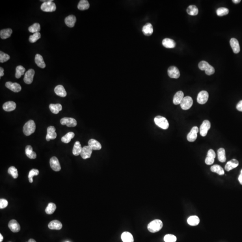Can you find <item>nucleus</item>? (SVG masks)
<instances>
[{"instance_id":"obj_1","label":"nucleus","mask_w":242,"mask_h":242,"mask_svg":"<svg viewBox=\"0 0 242 242\" xmlns=\"http://www.w3.org/2000/svg\"><path fill=\"white\" fill-rule=\"evenodd\" d=\"M163 224L161 220L155 219L148 224V229L151 233H156L162 229Z\"/></svg>"},{"instance_id":"obj_2","label":"nucleus","mask_w":242,"mask_h":242,"mask_svg":"<svg viewBox=\"0 0 242 242\" xmlns=\"http://www.w3.org/2000/svg\"><path fill=\"white\" fill-rule=\"evenodd\" d=\"M36 124L33 120H30L25 123L23 128V132L25 135L29 136L35 131Z\"/></svg>"},{"instance_id":"obj_3","label":"nucleus","mask_w":242,"mask_h":242,"mask_svg":"<svg viewBox=\"0 0 242 242\" xmlns=\"http://www.w3.org/2000/svg\"><path fill=\"white\" fill-rule=\"evenodd\" d=\"M199 68L201 70H204L206 74L208 75H212L215 72V69L213 66L210 65V64L205 61H202L199 63Z\"/></svg>"},{"instance_id":"obj_4","label":"nucleus","mask_w":242,"mask_h":242,"mask_svg":"<svg viewBox=\"0 0 242 242\" xmlns=\"http://www.w3.org/2000/svg\"><path fill=\"white\" fill-rule=\"evenodd\" d=\"M154 122L157 126L164 130L168 129L169 126L168 120L166 118L162 116H157L156 117L154 118Z\"/></svg>"},{"instance_id":"obj_5","label":"nucleus","mask_w":242,"mask_h":242,"mask_svg":"<svg viewBox=\"0 0 242 242\" xmlns=\"http://www.w3.org/2000/svg\"><path fill=\"white\" fill-rule=\"evenodd\" d=\"M53 1V0H51L48 2L43 3L40 7L41 10L46 12H52L55 11L56 10V4L54 2H52Z\"/></svg>"},{"instance_id":"obj_6","label":"nucleus","mask_w":242,"mask_h":242,"mask_svg":"<svg viewBox=\"0 0 242 242\" xmlns=\"http://www.w3.org/2000/svg\"><path fill=\"white\" fill-rule=\"evenodd\" d=\"M193 103V100L191 96H185L181 101L180 106L183 110H187L191 108Z\"/></svg>"},{"instance_id":"obj_7","label":"nucleus","mask_w":242,"mask_h":242,"mask_svg":"<svg viewBox=\"0 0 242 242\" xmlns=\"http://www.w3.org/2000/svg\"><path fill=\"white\" fill-rule=\"evenodd\" d=\"M211 127V123L209 120H204L203 121L200 128V135L203 137L206 136L209 130Z\"/></svg>"},{"instance_id":"obj_8","label":"nucleus","mask_w":242,"mask_h":242,"mask_svg":"<svg viewBox=\"0 0 242 242\" xmlns=\"http://www.w3.org/2000/svg\"><path fill=\"white\" fill-rule=\"evenodd\" d=\"M60 123L62 125H66L68 127H75L77 124L76 120L72 118H62L60 120Z\"/></svg>"},{"instance_id":"obj_9","label":"nucleus","mask_w":242,"mask_h":242,"mask_svg":"<svg viewBox=\"0 0 242 242\" xmlns=\"http://www.w3.org/2000/svg\"><path fill=\"white\" fill-rule=\"evenodd\" d=\"M209 99V93L205 91H202L198 94L197 101L200 104H204L207 102Z\"/></svg>"},{"instance_id":"obj_10","label":"nucleus","mask_w":242,"mask_h":242,"mask_svg":"<svg viewBox=\"0 0 242 242\" xmlns=\"http://www.w3.org/2000/svg\"><path fill=\"white\" fill-rule=\"evenodd\" d=\"M35 71L33 69H29L27 70L24 75V80L25 83L27 84H30L32 83L33 82V78L35 75Z\"/></svg>"},{"instance_id":"obj_11","label":"nucleus","mask_w":242,"mask_h":242,"mask_svg":"<svg viewBox=\"0 0 242 242\" xmlns=\"http://www.w3.org/2000/svg\"><path fill=\"white\" fill-rule=\"evenodd\" d=\"M168 75L171 78L178 79L180 77V72L176 66H171L168 68Z\"/></svg>"},{"instance_id":"obj_12","label":"nucleus","mask_w":242,"mask_h":242,"mask_svg":"<svg viewBox=\"0 0 242 242\" xmlns=\"http://www.w3.org/2000/svg\"><path fill=\"white\" fill-rule=\"evenodd\" d=\"M199 131V128L197 126L192 127L190 132L187 135V139L189 142H194L196 140L197 137V133Z\"/></svg>"},{"instance_id":"obj_13","label":"nucleus","mask_w":242,"mask_h":242,"mask_svg":"<svg viewBox=\"0 0 242 242\" xmlns=\"http://www.w3.org/2000/svg\"><path fill=\"white\" fill-rule=\"evenodd\" d=\"M5 87L10 90L14 92H18L21 91L22 88L20 84L17 83L7 82L5 83Z\"/></svg>"},{"instance_id":"obj_14","label":"nucleus","mask_w":242,"mask_h":242,"mask_svg":"<svg viewBox=\"0 0 242 242\" xmlns=\"http://www.w3.org/2000/svg\"><path fill=\"white\" fill-rule=\"evenodd\" d=\"M56 129L53 126H50L47 128V134L46 136L47 141H50V139H54L57 137Z\"/></svg>"},{"instance_id":"obj_15","label":"nucleus","mask_w":242,"mask_h":242,"mask_svg":"<svg viewBox=\"0 0 242 242\" xmlns=\"http://www.w3.org/2000/svg\"><path fill=\"white\" fill-rule=\"evenodd\" d=\"M92 149L89 146H85L82 148L81 152V157L83 159H87L91 157L92 154Z\"/></svg>"},{"instance_id":"obj_16","label":"nucleus","mask_w":242,"mask_h":242,"mask_svg":"<svg viewBox=\"0 0 242 242\" xmlns=\"http://www.w3.org/2000/svg\"><path fill=\"white\" fill-rule=\"evenodd\" d=\"M216 157V153L214 150L209 149L207 153V157L205 159V162L208 165H211L214 162V159Z\"/></svg>"},{"instance_id":"obj_17","label":"nucleus","mask_w":242,"mask_h":242,"mask_svg":"<svg viewBox=\"0 0 242 242\" xmlns=\"http://www.w3.org/2000/svg\"><path fill=\"white\" fill-rule=\"evenodd\" d=\"M50 165L54 171H59L61 169L59 161L56 157H53L50 159Z\"/></svg>"},{"instance_id":"obj_18","label":"nucleus","mask_w":242,"mask_h":242,"mask_svg":"<svg viewBox=\"0 0 242 242\" xmlns=\"http://www.w3.org/2000/svg\"><path fill=\"white\" fill-rule=\"evenodd\" d=\"M8 227L13 232L17 233L20 230V226L16 220H11L8 224Z\"/></svg>"},{"instance_id":"obj_19","label":"nucleus","mask_w":242,"mask_h":242,"mask_svg":"<svg viewBox=\"0 0 242 242\" xmlns=\"http://www.w3.org/2000/svg\"><path fill=\"white\" fill-rule=\"evenodd\" d=\"M230 44L234 53H238L240 52V49L238 40L235 38H231L230 40Z\"/></svg>"},{"instance_id":"obj_20","label":"nucleus","mask_w":242,"mask_h":242,"mask_svg":"<svg viewBox=\"0 0 242 242\" xmlns=\"http://www.w3.org/2000/svg\"><path fill=\"white\" fill-rule=\"evenodd\" d=\"M88 146L91 147L92 150H100L102 148L101 144L100 142L95 139H90L88 142Z\"/></svg>"},{"instance_id":"obj_21","label":"nucleus","mask_w":242,"mask_h":242,"mask_svg":"<svg viewBox=\"0 0 242 242\" xmlns=\"http://www.w3.org/2000/svg\"><path fill=\"white\" fill-rule=\"evenodd\" d=\"M16 108V103L14 101H8L4 103L3 105V109L7 112L13 111Z\"/></svg>"},{"instance_id":"obj_22","label":"nucleus","mask_w":242,"mask_h":242,"mask_svg":"<svg viewBox=\"0 0 242 242\" xmlns=\"http://www.w3.org/2000/svg\"><path fill=\"white\" fill-rule=\"evenodd\" d=\"M54 92L57 96L61 97H66L67 95L66 91L62 85H58L56 86L54 89Z\"/></svg>"},{"instance_id":"obj_23","label":"nucleus","mask_w":242,"mask_h":242,"mask_svg":"<svg viewBox=\"0 0 242 242\" xmlns=\"http://www.w3.org/2000/svg\"><path fill=\"white\" fill-rule=\"evenodd\" d=\"M48 227L51 230H60L62 228V225L61 222L58 220H53L49 222Z\"/></svg>"},{"instance_id":"obj_24","label":"nucleus","mask_w":242,"mask_h":242,"mask_svg":"<svg viewBox=\"0 0 242 242\" xmlns=\"http://www.w3.org/2000/svg\"><path fill=\"white\" fill-rule=\"evenodd\" d=\"M239 161L236 160V159H232L230 161H228L225 165L226 170L227 171H230L232 170L233 169L236 168L237 166H238Z\"/></svg>"},{"instance_id":"obj_25","label":"nucleus","mask_w":242,"mask_h":242,"mask_svg":"<svg viewBox=\"0 0 242 242\" xmlns=\"http://www.w3.org/2000/svg\"><path fill=\"white\" fill-rule=\"evenodd\" d=\"M162 45L166 48H174L176 46V43L173 40L170 38H165L162 41Z\"/></svg>"},{"instance_id":"obj_26","label":"nucleus","mask_w":242,"mask_h":242,"mask_svg":"<svg viewBox=\"0 0 242 242\" xmlns=\"http://www.w3.org/2000/svg\"><path fill=\"white\" fill-rule=\"evenodd\" d=\"M142 31L144 35L150 36L153 32V27L150 23H146L142 28Z\"/></svg>"},{"instance_id":"obj_27","label":"nucleus","mask_w":242,"mask_h":242,"mask_svg":"<svg viewBox=\"0 0 242 242\" xmlns=\"http://www.w3.org/2000/svg\"><path fill=\"white\" fill-rule=\"evenodd\" d=\"M76 22V18L73 15H69L65 19L66 24L69 27H74Z\"/></svg>"},{"instance_id":"obj_28","label":"nucleus","mask_w":242,"mask_h":242,"mask_svg":"<svg viewBox=\"0 0 242 242\" xmlns=\"http://www.w3.org/2000/svg\"><path fill=\"white\" fill-rule=\"evenodd\" d=\"M184 93L182 91H178L174 95L173 99V103L175 105L180 104L181 101L184 98Z\"/></svg>"},{"instance_id":"obj_29","label":"nucleus","mask_w":242,"mask_h":242,"mask_svg":"<svg viewBox=\"0 0 242 242\" xmlns=\"http://www.w3.org/2000/svg\"><path fill=\"white\" fill-rule=\"evenodd\" d=\"M25 153L27 156L30 159H34L36 158V154L33 151V148L31 145H27L25 148Z\"/></svg>"},{"instance_id":"obj_30","label":"nucleus","mask_w":242,"mask_h":242,"mask_svg":"<svg viewBox=\"0 0 242 242\" xmlns=\"http://www.w3.org/2000/svg\"><path fill=\"white\" fill-rule=\"evenodd\" d=\"M35 61L38 66L41 68H44L46 67L45 62H44L43 57L39 54H36L35 58Z\"/></svg>"},{"instance_id":"obj_31","label":"nucleus","mask_w":242,"mask_h":242,"mask_svg":"<svg viewBox=\"0 0 242 242\" xmlns=\"http://www.w3.org/2000/svg\"><path fill=\"white\" fill-rule=\"evenodd\" d=\"M121 239L123 242H134L133 236L130 232H123L121 235Z\"/></svg>"},{"instance_id":"obj_32","label":"nucleus","mask_w":242,"mask_h":242,"mask_svg":"<svg viewBox=\"0 0 242 242\" xmlns=\"http://www.w3.org/2000/svg\"><path fill=\"white\" fill-rule=\"evenodd\" d=\"M13 31L10 28L3 29L0 31V36L2 39H6L11 36Z\"/></svg>"},{"instance_id":"obj_33","label":"nucleus","mask_w":242,"mask_h":242,"mask_svg":"<svg viewBox=\"0 0 242 242\" xmlns=\"http://www.w3.org/2000/svg\"><path fill=\"white\" fill-rule=\"evenodd\" d=\"M82 150V146L80 142L79 141H76L73 147V151H72L73 155L75 156H78L81 154Z\"/></svg>"},{"instance_id":"obj_34","label":"nucleus","mask_w":242,"mask_h":242,"mask_svg":"<svg viewBox=\"0 0 242 242\" xmlns=\"http://www.w3.org/2000/svg\"><path fill=\"white\" fill-rule=\"evenodd\" d=\"M199 218L196 216H191L187 219V223L191 226H196L199 224Z\"/></svg>"},{"instance_id":"obj_35","label":"nucleus","mask_w":242,"mask_h":242,"mask_svg":"<svg viewBox=\"0 0 242 242\" xmlns=\"http://www.w3.org/2000/svg\"><path fill=\"white\" fill-rule=\"evenodd\" d=\"M49 107L50 111L54 114H57L60 111L62 110V106L60 104H51L49 105Z\"/></svg>"},{"instance_id":"obj_36","label":"nucleus","mask_w":242,"mask_h":242,"mask_svg":"<svg viewBox=\"0 0 242 242\" xmlns=\"http://www.w3.org/2000/svg\"><path fill=\"white\" fill-rule=\"evenodd\" d=\"M218 160L221 162H225L226 160L225 150L223 148H220L217 150Z\"/></svg>"},{"instance_id":"obj_37","label":"nucleus","mask_w":242,"mask_h":242,"mask_svg":"<svg viewBox=\"0 0 242 242\" xmlns=\"http://www.w3.org/2000/svg\"><path fill=\"white\" fill-rule=\"evenodd\" d=\"M90 7V4L87 0H81L80 1L78 5V8L79 10H84L88 9Z\"/></svg>"},{"instance_id":"obj_38","label":"nucleus","mask_w":242,"mask_h":242,"mask_svg":"<svg viewBox=\"0 0 242 242\" xmlns=\"http://www.w3.org/2000/svg\"><path fill=\"white\" fill-rule=\"evenodd\" d=\"M210 170L212 172L216 173L220 175H223L225 174L223 168L218 165H215L211 166Z\"/></svg>"},{"instance_id":"obj_39","label":"nucleus","mask_w":242,"mask_h":242,"mask_svg":"<svg viewBox=\"0 0 242 242\" xmlns=\"http://www.w3.org/2000/svg\"><path fill=\"white\" fill-rule=\"evenodd\" d=\"M187 14L191 16H196L198 14L199 10L198 8L195 5H189L187 10Z\"/></svg>"},{"instance_id":"obj_40","label":"nucleus","mask_w":242,"mask_h":242,"mask_svg":"<svg viewBox=\"0 0 242 242\" xmlns=\"http://www.w3.org/2000/svg\"><path fill=\"white\" fill-rule=\"evenodd\" d=\"M75 137V134L73 132H69L62 138V141L64 143H69L71 139Z\"/></svg>"},{"instance_id":"obj_41","label":"nucleus","mask_w":242,"mask_h":242,"mask_svg":"<svg viewBox=\"0 0 242 242\" xmlns=\"http://www.w3.org/2000/svg\"><path fill=\"white\" fill-rule=\"evenodd\" d=\"M25 68L22 66H18L16 68V73H15V77L17 79L21 78V76L24 74L25 71Z\"/></svg>"},{"instance_id":"obj_42","label":"nucleus","mask_w":242,"mask_h":242,"mask_svg":"<svg viewBox=\"0 0 242 242\" xmlns=\"http://www.w3.org/2000/svg\"><path fill=\"white\" fill-rule=\"evenodd\" d=\"M56 209V204L53 203H50L46 207L45 211L47 214L50 215V214H52L54 212Z\"/></svg>"},{"instance_id":"obj_43","label":"nucleus","mask_w":242,"mask_h":242,"mask_svg":"<svg viewBox=\"0 0 242 242\" xmlns=\"http://www.w3.org/2000/svg\"><path fill=\"white\" fill-rule=\"evenodd\" d=\"M40 30V25L39 23H35L29 27L28 31L31 33H35L39 32Z\"/></svg>"},{"instance_id":"obj_44","label":"nucleus","mask_w":242,"mask_h":242,"mask_svg":"<svg viewBox=\"0 0 242 242\" xmlns=\"http://www.w3.org/2000/svg\"><path fill=\"white\" fill-rule=\"evenodd\" d=\"M229 10L227 8L224 7H221L218 8L217 10V14L218 16H225L229 13Z\"/></svg>"},{"instance_id":"obj_45","label":"nucleus","mask_w":242,"mask_h":242,"mask_svg":"<svg viewBox=\"0 0 242 242\" xmlns=\"http://www.w3.org/2000/svg\"><path fill=\"white\" fill-rule=\"evenodd\" d=\"M39 174V171L38 170L33 169L30 170L28 174L29 182L30 183H32L33 182V177L34 176H37Z\"/></svg>"},{"instance_id":"obj_46","label":"nucleus","mask_w":242,"mask_h":242,"mask_svg":"<svg viewBox=\"0 0 242 242\" xmlns=\"http://www.w3.org/2000/svg\"><path fill=\"white\" fill-rule=\"evenodd\" d=\"M8 173L11 174L14 178H17L18 176V172L17 169L14 166H11L8 170Z\"/></svg>"},{"instance_id":"obj_47","label":"nucleus","mask_w":242,"mask_h":242,"mask_svg":"<svg viewBox=\"0 0 242 242\" xmlns=\"http://www.w3.org/2000/svg\"><path fill=\"white\" fill-rule=\"evenodd\" d=\"M41 37V34L40 32H36L34 33L32 35L30 36L29 38V40L31 43H35L37 40L40 39Z\"/></svg>"},{"instance_id":"obj_48","label":"nucleus","mask_w":242,"mask_h":242,"mask_svg":"<svg viewBox=\"0 0 242 242\" xmlns=\"http://www.w3.org/2000/svg\"><path fill=\"white\" fill-rule=\"evenodd\" d=\"M164 240L165 242H176L177 238L174 235L171 234H166L164 238Z\"/></svg>"},{"instance_id":"obj_49","label":"nucleus","mask_w":242,"mask_h":242,"mask_svg":"<svg viewBox=\"0 0 242 242\" xmlns=\"http://www.w3.org/2000/svg\"><path fill=\"white\" fill-rule=\"evenodd\" d=\"M10 59V56L6 53L1 51L0 52V62L1 63H4L6 62Z\"/></svg>"},{"instance_id":"obj_50","label":"nucleus","mask_w":242,"mask_h":242,"mask_svg":"<svg viewBox=\"0 0 242 242\" xmlns=\"http://www.w3.org/2000/svg\"><path fill=\"white\" fill-rule=\"evenodd\" d=\"M8 202L7 200L4 199L0 200V209H3L8 206Z\"/></svg>"},{"instance_id":"obj_51","label":"nucleus","mask_w":242,"mask_h":242,"mask_svg":"<svg viewBox=\"0 0 242 242\" xmlns=\"http://www.w3.org/2000/svg\"><path fill=\"white\" fill-rule=\"evenodd\" d=\"M236 108H237V110L239 111L242 112V100H240L236 106Z\"/></svg>"},{"instance_id":"obj_52","label":"nucleus","mask_w":242,"mask_h":242,"mask_svg":"<svg viewBox=\"0 0 242 242\" xmlns=\"http://www.w3.org/2000/svg\"><path fill=\"white\" fill-rule=\"evenodd\" d=\"M238 179L240 184L242 185V169L241 170L240 175H239V177Z\"/></svg>"},{"instance_id":"obj_53","label":"nucleus","mask_w":242,"mask_h":242,"mask_svg":"<svg viewBox=\"0 0 242 242\" xmlns=\"http://www.w3.org/2000/svg\"><path fill=\"white\" fill-rule=\"evenodd\" d=\"M4 69L2 67H0V77H1L4 75Z\"/></svg>"},{"instance_id":"obj_54","label":"nucleus","mask_w":242,"mask_h":242,"mask_svg":"<svg viewBox=\"0 0 242 242\" xmlns=\"http://www.w3.org/2000/svg\"><path fill=\"white\" fill-rule=\"evenodd\" d=\"M232 1H233V3H235V4H238V3L240 2L241 1L240 0H233Z\"/></svg>"},{"instance_id":"obj_55","label":"nucleus","mask_w":242,"mask_h":242,"mask_svg":"<svg viewBox=\"0 0 242 242\" xmlns=\"http://www.w3.org/2000/svg\"><path fill=\"white\" fill-rule=\"evenodd\" d=\"M0 242H2L3 240V237L1 234H0Z\"/></svg>"},{"instance_id":"obj_56","label":"nucleus","mask_w":242,"mask_h":242,"mask_svg":"<svg viewBox=\"0 0 242 242\" xmlns=\"http://www.w3.org/2000/svg\"><path fill=\"white\" fill-rule=\"evenodd\" d=\"M27 242H36V241L35 240H34V239H29V240H28V241Z\"/></svg>"},{"instance_id":"obj_57","label":"nucleus","mask_w":242,"mask_h":242,"mask_svg":"<svg viewBox=\"0 0 242 242\" xmlns=\"http://www.w3.org/2000/svg\"></svg>"}]
</instances>
